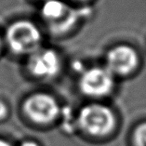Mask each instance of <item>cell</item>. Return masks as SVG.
I'll list each match as a JSON object with an SVG mask.
<instances>
[{
	"mask_svg": "<svg viewBox=\"0 0 146 146\" xmlns=\"http://www.w3.org/2000/svg\"><path fill=\"white\" fill-rule=\"evenodd\" d=\"M4 44L15 55L30 56L41 48V30L34 22L26 19L16 20L5 31Z\"/></svg>",
	"mask_w": 146,
	"mask_h": 146,
	"instance_id": "1",
	"label": "cell"
},
{
	"mask_svg": "<svg viewBox=\"0 0 146 146\" xmlns=\"http://www.w3.org/2000/svg\"><path fill=\"white\" fill-rule=\"evenodd\" d=\"M86 10L76 9L62 0H47L41 7L40 14L49 33L62 35L69 33L87 15Z\"/></svg>",
	"mask_w": 146,
	"mask_h": 146,
	"instance_id": "2",
	"label": "cell"
},
{
	"mask_svg": "<svg viewBox=\"0 0 146 146\" xmlns=\"http://www.w3.org/2000/svg\"><path fill=\"white\" fill-rule=\"evenodd\" d=\"M78 122L81 129L92 136H104L115 126V116L108 107L101 104L85 106L80 111Z\"/></svg>",
	"mask_w": 146,
	"mask_h": 146,
	"instance_id": "3",
	"label": "cell"
},
{
	"mask_svg": "<svg viewBox=\"0 0 146 146\" xmlns=\"http://www.w3.org/2000/svg\"><path fill=\"white\" fill-rule=\"evenodd\" d=\"M23 110L31 120L39 124L52 122L60 113L57 101L46 93H35L28 97L23 103Z\"/></svg>",
	"mask_w": 146,
	"mask_h": 146,
	"instance_id": "4",
	"label": "cell"
},
{
	"mask_svg": "<svg viewBox=\"0 0 146 146\" xmlns=\"http://www.w3.org/2000/svg\"><path fill=\"white\" fill-rule=\"evenodd\" d=\"M113 74L107 68L88 69L81 76L80 88L84 94L90 97H102L112 90Z\"/></svg>",
	"mask_w": 146,
	"mask_h": 146,
	"instance_id": "5",
	"label": "cell"
},
{
	"mask_svg": "<svg viewBox=\"0 0 146 146\" xmlns=\"http://www.w3.org/2000/svg\"><path fill=\"white\" fill-rule=\"evenodd\" d=\"M60 57L54 49L39 48L28 56L27 69L33 76L40 78H50L59 73Z\"/></svg>",
	"mask_w": 146,
	"mask_h": 146,
	"instance_id": "6",
	"label": "cell"
},
{
	"mask_svg": "<svg viewBox=\"0 0 146 146\" xmlns=\"http://www.w3.org/2000/svg\"><path fill=\"white\" fill-rule=\"evenodd\" d=\"M138 63V53L129 45L115 46L106 56V68L112 74H127L136 68Z\"/></svg>",
	"mask_w": 146,
	"mask_h": 146,
	"instance_id": "7",
	"label": "cell"
},
{
	"mask_svg": "<svg viewBox=\"0 0 146 146\" xmlns=\"http://www.w3.org/2000/svg\"><path fill=\"white\" fill-rule=\"evenodd\" d=\"M134 142L136 146H146V123L141 124L135 130Z\"/></svg>",
	"mask_w": 146,
	"mask_h": 146,
	"instance_id": "8",
	"label": "cell"
},
{
	"mask_svg": "<svg viewBox=\"0 0 146 146\" xmlns=\"http://www.w3.org/2000/svg\"><path fill=\"white\" fill-rule=\"evenodd\" d=\"M8 113H9L8 106H7L5 102H3V101L0 100V121L3 120L4 118H6Z\"/></svg>",
	"mask_w": 146,
	"mask_h": 146,
	"instance_id": "9",
	"label": "cell"
},
{
	"mask_svg": "<svg viewBox=\"0 0 146 146\" xmlns=\"http://www.w3.org/2000/svg\"><path fill=\"white\" fill-rule=\"evenodd\" d=\"M20 146H38V144L36 142L32 141H25L22 142Z\"/></svg>",
	"mask_w": 146,
	"mask_h": 146,
	"instance_id": "10",
	"label": "cell"
},
{
	"mask_svg": "<svg viewBox=\"0 0 146 146\" xmlns=\"http://www.w3.org/2000/svg\"><path fill=\"white\" fill-rule=\"evenodd\" d=\"M0 146H12V145L10 144L8 141H6V140H4V139L0 138Z\"/></svg>",
	"mask_w": 146,
	"mask_h": 146,
	"instance_id": "11",
	"label": "cell"
},
{
	"mask_svg": "<svg viewBox=\"0 0 146 146\" xmlns=\"http://www.w3.org/2000/svg\"><path fill=\"white\" fill-rule=\"evenodd\" d=\"M3 46H4V38H3L1 36V35H0V52H1V50H2Z\"/></svg>",
	"mask_w": 146,
	"mask_h": 146,
	"instance_id": "12",
	"label": "cell"
},
{
	"mask_svg": "<svg viewBox=\"0 0 146 146\" xmlns=\"http://www.w3.org/2000/svg\"><path fill=\"white\" fill-rule=\"evenodd\" d=\"M74 1H76V2H80V3H83V2H88V1H90V0H74Z\"/></svg>",
	"mask_w": 146,
	"mask_h": 146,
	"instance_id": "13",
	"label": "cell"
},
{
	"mask_svg": "<svg viewBox=\"0 0 146 146\" xmlns=\"http://www.w3.org/2000/svg\"><path fill=\"white\" fill-rule=\"evenodd\" d=\"M42 1H43V2H44V1H47V0H42Z\"/></svg>",
	"mask_w": 146,
	"mask_h": 146,
	"instance_id": "14",
	"label": "cell"
}]
</instances>
